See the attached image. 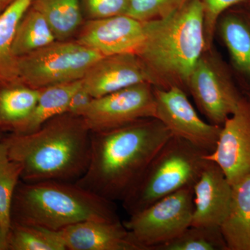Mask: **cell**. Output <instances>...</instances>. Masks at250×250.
Listing matches in <instances>:
<instances>
[{
	"label": "cell",
	"mask_w": 250,
	"mask_h": 250,
	"mask_svg": "<svg viewBox=\"0 0 250 250\" xmlns=\"http://www.w3.org/2000/svg\"><path fill=\"white\" fill-rule=\"evenodd\" d=\"M82 85V81L79 80L41 88L30 116L14 134L34 132L54 117L67 113L70 99Z\"/></svg>",
	"instance_id": "obj_18"
},
{
	"label": "cell",
	"mask_w": 250,
	"mask_h": 250,
	"mask_svg": "<svg viewBox=\"0 0 250 250\" xmlns=\"http://www.w3.org/2000/svg\"><path fill=\"white\" fill-rule=\"evenodd\" d=\"M22 168L10 159L6 145L0 144V223L9 233L11 224V208L15 191L21 181Z\"/></svg>",
	"instance_id": "obj_25"
},
{
	"label": "cell",
	"mask_w": 250,
	"mask_h": 250,
	"mask_svg": "<svg viewBox=\"0 0 250 250\" xmlns=\"http://www.w3.org/2000/svg\"><path fill=\"white\" fill-rule=\"evenodd\" d=\"M207 154L186 140L171 136L122 202L125 211L134 214L184 188L193 187L208 161Z\"/></svg>",
	"instance_id": "obj_5"
},
{
	"label": "cell",
	"mask_w": 250,
	"mask_h": 250,
	"mask_svg": "<svg viewBox=\"0 0 250 250\" xmlns=\"http://www.w3.org/2000/svg\"><path fill=\"white\" fill-rule=\"evenodd\" d=\"M232 186L216 164L208 161L193 186L192 226L219 227L228 215Z\"/></svg>",
	"instance_id": "obj_14"
},
{
	"label": "cell",
	"mask_w": 250,
	"mask_h": 250,
	"mask_svg": "<svg viewBox=\"0 0 250 250\" xmlns=\"http://www.w3.org/2000/svg\"><path fill=\"white\" fill-rule=\"evenodd\" d=\"M172 136L155 118L91 132L88 169L75 183L109 201L123 202Z\"/></svg>",
	"instance_id": "obj_1"
},
{
	"label": "cell",
	"mask_w": 250,
	"mask_h": 250,
	"mask_svg": "<svg viewBox=\"0 0 250 250\" xmlns=\"http://www.w3.org/2000/svg\"><path fill=\"white\" fill-rule=\"evenodd\" d=\"M193 187L184 188L129 215L125 228L141 250H154L191 225Z\"/></svg>",
	"instance_id": "obj_7"
},
{
	"label": "cell",
	"mask_w": 250,
	"mask_h": 250,
	"mask_svg": "<svg viewBox=\"0 0 250 250\" xmlns=\"http://www.w3.org/2000/svg\"><path fill=\"white\" fill-rule=\"evenodd\" d=\"M155 117V96L149 83L131 85L94 98L82 116L91 132L108 131Z\"/></svg>",
	"instance_id": "obj_9"
},
{
	"label": "cell",
	"mask_w": 250,
	"mask_h": 250,
	"mask_svg": "<svg viewBox=\"0 0 250 250\" xmlns=\"http://www.w3.org/2000/svg\"><path fill=\"white\" fill-rule=\"evenodd\" d=\"M188 0H129L126 16L142 22L167 17Z\"/></svg>",
	"instance_id": "obj_26"
},
{
	"label": "cell",
	"mask_w": 250,
	"mask_h": 250,
	"mask_svg": "<svg viewBox=\"0 0 250 250\" xmlns=\"http://www.w3.org/2000/svg\"><path fill=\"white\" fill-rule=\"evenodd\" d=\"M186 86L202 114L218 126L236 111L243 100L228 69L210 49L197 61Z\"/></svg>",
	"instance_id": "obj_8"
},
{
	"label": "cell",
	"mask_w": 250,
	"mask_h": 250,
	"mask_svg": "<svg viewBox=\"0 0 250 250\" xmlns=\"http://www.w3.org/2000/svg\"><path fill=\"white\" fill-rule=\"evenodd\" d=\"M207 160L223 170L233 184L250 174V103L243 98L236 111L221 126L214 150Z\"/></svg>",
	"instance_id": "obj_11"
},
{
	"label": "cell",
	"mask_w": 250,
	"mask_h": 250,
	"mask_svg": "<svg viewBox=\"0 0 250 250\" xmlns=\"http://www.w3.org/2000/svg\"><path fill=\"white\" fill-rule=\"evenodd\" d=\"M33 0H15L0 14V84L20 82L13 44L18 24Z\"/></svg>",
	"instance_id": "obj_19"
},
{
	"label": "cell",
	"mask_w": 250,
	"mask_h": 250,
	"mask_svg": "<svg viewBox=\"0 0 250 250\" xmlns=\"http://www.w3.org/2000/svg\"><path fill=\"white\" fill-rule=\"evenodd\" d=\"M103 57L77 41H56L18 58V77L36 89L82 80Z\"/></svg>",
	"instance_id": "obj_6"
},
{
	"label": "cell",
	"mask_w": 250,
	"mask_h": 250,
	"mask_svg": "<svg viewBox=\"0 0 250 250\" xmlns=\"http://www.w3.org/2000/svg\"><path fill=\"white\" fill-rule=\"evenodd\" d=\"M8 242L9 250H66L60 231L14 221Z\"/></svg>",
	"instance_id": "obj_23"
},
{
	"label": "cell",
	"mask_w": 250,
	"mask_h": 250,
	"mask_svg": "<svg viewBox=\"0 0 250 250\" xmlns=\"http://www.w3.org/2000/svg\"><path fill=\"white\" fill-rule=\"evenodd\" d=\"M85 220L119 221L114 202L75 182L21 180L15 191L11 221L61 231Z\"/></svg>",
	"instance_id": "obj_4"
},
{
	"label": "cell",
	"mask_w": 250,
	"mask_h": 250,
	"mask_svg": "<svg viewBox=\"0 0 250 250\" xmlns=\"http://www.w3.org/2000/svg\"><path fill=\"white\" fill-rule=\"evenodd\" d=\"M204 8L205 51L210 49L217 24L222 14L229 8L244 0H200Z\"/></svg>",
	"instance_id": "obj_27"
},
{
	"label": "cell",
	"mask_w": 250,
	"mask_h": 250,
	"mask_svg": "<svg viewBox=\"0 0 250 250\" xmlns=\"http://www.w3.org/2000/svg\"><path fill=\"white\" fill-rule=\"evenodd\" d=\"M0 250H9L8 234L0 223Z\"/></svg>",
	"instance_id": "obj_30"
},
{
	"label": "cell",
	"mask_w": 250,
	"mask_h": 250,
	"mask_svg": "<svg viewBox=\"0 0 250 250\" xmlns=\"http://www.w3.org/2000/svg\"><path fill=\"white\" fill-rule=\"evenodd\" d=\"M31 6L45 17L57 41L70 40L83 25L82 0H33Z\"/></svg>",
	"instance_id": "obj_20"
},
{
	"label": "cell",
	"mask_w": 250,
	"mask_h": 250,
	"mask_svg": "<svg viewBox=\"0 0 250 250\" xmlns=\"http://www.w3.org/2000/svg\"><path fill=\"white\" fill-rule=\"evenodd\" d=\"M144 36L136 54L156 88H183L205 51L204 8L200 0H188L170 16L143 22Z\"/></svg>",
	"instance_id": "obj_3"
},
{
	"label": "cell",
	"mask_w": 250,
	"mask_h": 250,
	"mask_svg": "<svg viewBox=\"0 0 250 250\" xmlns=\"http://www.w3.org/2000/svg\"><path fill=\"white\" fill-rule=\"evenodd\" d=\"M59 231L66 250H141L121 220H85Z\"/></svg>",
	"instance_id": "obj_15"
},
{
	"label": "cell",
	"mask_w": 250,
	"mask_h": 250,
	"mask_svg": "<svg viewBox=\"0 0 250 250\" xmlns=\"http://www.w3.org/2000/svg\"><path fill=\"white\" fill-rule=\"evenodd\" d=\"M1 12H2V11H1V10H0V14H1Z\"/></svg>",
	"instance_id": "obj_33"
},
{
	"label": "cell",
	"mask_w": 250,
	"mask_h": 250,
	"mask_svg": "<svg viewBox=\"0 0 250 250\" xmlns=\"http://www.w3.org/2000/svg\"><path fill=\"white\" fill-rule=\"evenodd\" d=\"M15 0H0V10L2 11H4Z\"/></svg>",
	"instance_id": "obj_31"
},
{
	"label": "cell",
	"mask_w": 250,
	"mask_h": 250,
	"mask_svg": "<svg viewBox=\"0 0 250 250\" xmlns=\"http://www.w3.org/2000/svg\"><path fill=\"white\" fill-rule=\"evenodd\" d=\"M129 0H82L83 15L87 20L103 19L125 15Z\"/></svg>",
	"instance_id": "obj_28"
},
{
	"label": "cell",
	"mask_w": 250,
	"mask_h": 250,
	"mask_svg": "<svg viewBox=\"0 0 250 250\" xmlns=\"http://www.w3.org/2000/svg\"><path fill=\"white\" fill-rule=\"evenodd\" d=\"M144 36L143 22L126 15L87 20L76 41L105 56L136 53Z\"/></svg>",
	"instance_id": "obj_12"
},
{
	"label": "cell",
	"mask_w": 250,
	"mask_h": 250,
	"mask_svg": "<svg viewBox=\"0 0 250 250\" xmlns=\"http://www.w3.org/2000/svg\"><path fill=\"white\" fill-rule=\"evenodd\" d=\"M40 89L22 82L0 84V131L14 133L27 121L35 108Z\"/></svg>",
	"instance_id": "obj_17"
},
{
	"label": "cell",
	"mask_w": 250,
	"mask_h": 250,
	"mask_svg": "<svg viewBox=\"0 0 250 250\" xmlns=\"http://www.w3.org/2000/svg\"><path fill=\"white\" fill-rule=\"evenodd\" d=\"M56 41L45 17L30 6L18 24L13 44V54L18 59Z\"/></svg>",
	"instance_id": "obj_22"
},
{
	"label": "cell",
	"mask_w": 250,
	"mask_h": 250,
	"mask_svg": "<svg viewBox=\"0 0 250 250\" xmlns=\"http://www.w3.org/2000/svg\"><path fill=\"white\" fill-rule=\"evenodd\" d=\"M156 119L172 136L188 141L207 153L214 150L221 126L200 118L184 89L177 85L154 88Z\"/></svg>",
	"instance_id": "obj_10"
},
{
	"label": "cell",
	"mask_w": 250,
	"mask_h": 250,
	"mask_svg": "<svg viewBox=\"0 0 250 250\" xmlns=\"http://www.w3.org/2000/svg\"><path fill=\"white\" fill-rule=\"evenodd\" d=\"M1 134H2V133H1V131H0V144H1V140H2L3 138V136H1Z\"/></svg>",
	"instance_id": "obj_32"
},
{
	"label": "cell",
	"mask_w": 250,
	"mask_h": 250,
	"mask_svg": "<svg viewBox=\"0 0 250 250\" xmlns=\"http://www.w3.org/2000/svg\"><path fill=\"white\" fill-rule=\"evenodd\" d=\"M10 159L22 168L25 182H76L88 169L91 131L83 118L69 113L49 120L34 132L2 138Z\"/></svg>",
	"instance_id": "obj_2"
},
{
	"label": "cell",
	"mask_w": 250,
	"mask_h": 250,
	"mask_svg": "<svg viewBox=\"0 0 250 250\" xmlns=\"http://www.w3.org/2000/svg\"><path fill=\"white\" fill-rule=\"evenodd\" d=\"M231 186V203L220 231L228 250H250V174Z\"/></svg>",
	"instance_id": "obj_16"
},
{
	"label": "cell",
	"mask_w": 250,
	"mask_h": 250,
	"mask_svg": "<svg viewBox=\"0 0 250 250\" xmlns=\"http://www.w3.org/2000/svg\"><path fill=\"white\" fill-rule=\"evenodd\" d=\"M219 31L233 66L250 80V18L226 15L219 21Z\"/></svg>",
	"instance_id": "obj_21"
},
{
	"label": "cell",
	"mask_w": 250,
	"mask_h": 250,
	"mask_svg": "<svg viewBox=\"0 0 250 250\" xmlns=\"http://www.w3.org/2000/svg\"><path fill=\"white\" fill-rule=\"evenodd\" d=\"M219 227L192 226L154 250H228Z\"/></svg>",
	"instance_id": "obj_24"
},
{
	"label": "cell",
	"mask_w": 250,
	"mask_h": 250,
	"mask_svg": "<svg viewBox=\"0 0 250 250\" xmlns=\"http://www.w3.org/2000/svg\"><path fill=\"white\" fill-rule=\"evenodd\" d=\"M93 99L92 95L82 85L70 99L67 113L82 117Z\"/></svg>",
	"instance_id": "obj_29"
},
{
	"label": "cell",
	"mask_w": 250,
	"mask_h": 250,
	"mask_svg": "<svg viewBox=\"0 0 250 250\" xmlns=\"http://www.w3.org/2000/svg\"><path fill=\"white\" fill-rule=\"evenodd\" d=\"M82 81L83 88L94 98L139 83H149L154 86L147 67L137 54L131 52L101 57Z\"/></svg>",
	"instance_id": "obj_13"
}]
</instances>
